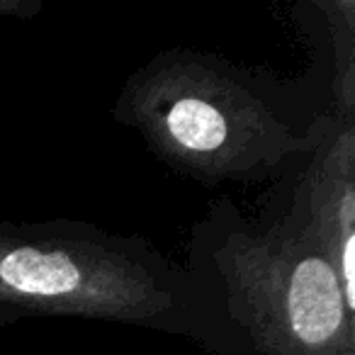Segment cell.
<instances>
[{
    "instance_id": "5b68a950",
    "label": "cell",
    "mask_w": 355,
    "mask_h": 355,
    "mask_svg": "<svg viewBox=\"0 0 355 355\" xmlns=\"http://www.w3.org/2000/svg\"><path fill=\"white\" fill-rule=\"evenodd\" d=\"M314 10L324 15L326 35L334 46V98L336 114L355 117V3L316 0Z\"/></svg>"
},
{
    "instance_id": "6da1fadb",
    "label": "cell",
    "mask_w": 355,
    "mask_h": 355,
    "mask_svg": "<svg viewBox=\"0 0 355 355\" xmlns=\"http://www.w3.org/2000/svg\"><path fill=\"white\" fill-rule=\"evenodd\" d=\"M112 114L171 171L207 188L275 178L343 117L306 112L272 76L195 49L151 56L122 85Z\"/></svg>"
},
{
    "instance_id": "3957f363",
    "label": "cell",
    "mask_w": 355,
    "mask_h": 355,
    "mask_svg": "<svg viewBox=\"0 0 355 355\" xmlns=\"http://www.w3.org/2000/svg\"><path fill=\"white\" fill-rule=\"evenodd\" d=\"M190 261L258 355H355V306L285 209L253 219L219 200L195 227Z\"/></svg>"
},
{
    "instance_id": "7a4b0ae2",
    "label": "cell",
    "mask_w": 355,
    "mask_h": 355,
    "mask_svg": "<svg viewBox=\"0 0 355 355\" xmlns=\"http://www.w3.org/2000/svg\"><path fill=\"white\" fill-rule=\"evenodd\" d=\"M0 306L73 316L209 343L212 300L200 280L137 234L90 222H0Z\"/></svg>"
},
{
    "instance_id": "277c9868",
    "label": "cell",
    "mask_w": 355,
    "mask_h": 355,
    "mask_svg": "<svg viewBox=\"0 0 355 355\" xmlns=\"http://www.w3.org/2000/svg\"><path fill=\"white\" fill-rule=\"evenodd\" d=\"M282 209L331 263L355 306V117H340L306 156Z\"/></svg>"
},
{
    "instance_id": "8992f818",
    "label": "cell",
    "mask_w": 355,
    "mask_h": 355,
    "mask_svg": "<svg viewBox=\"0 0 355 355\" xmlns=\"http://www.w3.org/2000/svg\"><path fill=\"white\" fill-rule=\"evenodd\" d=\"M44 8L42 0H0V17H15V20H32Z\"/></svg>"
},
{
    "instance_id": "52a82bcc",
    "label": "cell",
    "mask_w": 355,
    "mask_h": 355,
    "mask_svg": "<svg viewBox=\"0 0 355 355\" xmlns=\"http://www.w3.org/2000/svg\"><path fill=\"white\" fill-rule=\"evenodd\" d=\"M20 319H22L20 314H15V311L6 309V306H0V331L8 329V326H12V324H17Z\"/></svg>"
}]
</instances>
